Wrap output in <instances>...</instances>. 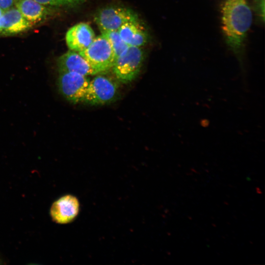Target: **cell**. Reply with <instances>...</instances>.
Returning <instances> with one entry per match:
<instances>
[{"label":"cell","instance_id":"1","mask_svg":"<svg viewBox=\"0 0 265 265\" xmlns=\"http://www.w3.org/2000/svg\"><path fill=\"white\" fill-rule=\"evenodd\" d=\"M250 0H221V28L228 49L242 67L253 20Z\"/></svg>","mask_w":265,"mask_h":265},{"label":"cell","instance_id":"2","mask_svg":"<svg viewBox=\"0 0 265 265\" xmlns=\"http://www.w3.org/2000/svg\"><path fill=\"white\" fill-rule=\"evenodd\" d=\"M78 53L85 59L97 74L111 69L115 59L109 43L102 34L95 37L87 48Z\"/></svg>","mask_w":265,"mask_h":265},{"label":"cell","instance_id":"3","mask_svg":"<svg viewBox=\"0 0 265 265\" xmlns=\"http://www.w3.org/2000/svg\"><path fill=\"white\" fill-rule=\"evenodd\" d=\"M143 58L139 47L129 46L116 58L112 67L117 79L123 83L132 81L140 72Z\"/></svg>","mask_w":265,"mask_h":265},{"label":"cell","instance_id":"4","mask_svg":"<svg viewBox=\"0 0 265 265\" xmlns=\"http://www.w3.org/2000/svg\"><path fill=\"white\" fill-rule=\"evenodd\" d=\"M117 89V84L109 78L96 76L89 80L82 102L91 105L109 103L115 98Z\"/></svg>","mask_w":265,"mask_h":265},{"label":"cell","instance_id":"5","mask_svg":"<svg viewBox=\"0 0 265 265\" xmlns=\"http://www.w3.org/2000/svg\"><path fill=\"white\" fill-rule=\"evenodd\" d=\"M90 80L79 73L60 72L57 85L60 93L74 104L82 102Z\"/></svg>","mask_w":265,"mask_h":265},{"label":"cell","instance_id":"6","mask_svg":"<svg viewBox=\"0 0 265 265\" xmlns=\"http://www.w3.org/2000/svg\"><path fill=\"white\" fill-rule=\"evenodd\" d=\"M94 20L101 32L118 30L127 23L138 22L136 14L132 10L119 7L101 9L96 14Z\"/></svg>","mask_w":265,"mask_h":265},{"label":"cell","instance_id":"7","mask_svg":"<svg viewBox=\"0 0 265 265\" xmlns=\"http://www.w3.org/2000/svg\"><path fill=\"white\" fill-rule=\"evenodd\" d=\"M80 211V203L77 197L71 195H63L55 201L50 208L52 220L58 224H64L73 221Z\"/></svg>","mask_w":265,"mask_h":265},{"label":"cell","instance_id":"8","mask_svg":"<svg viewBox=\"0 0 265 265\" xmlns=\"http://www.w3.org/2000/svg\"><path fill=\"white\" fill-rule=\"evenodd\" d=\"M95 38V33L89 25L80 23L67 31L65 35L66 44L70 49L80 52L87 48Z\"/></svg>","mask_w":265,"mask_h":265},{"label":"cell","instance_id":"9","mask_svg":"<svg viewBox=\"0 0 265 265\" xmlns=\"http://www.w3.org/2000/svg\"><path fill=\"white\" fill-rule=\"evenodd\" d=\"M57 64L58 72H74L87 77L97 75L81 55L72 50L60 56L57 60Z\"/></svg>","mask_w":265,"mask_h":265},{"label":"cell","instance_id":"10","mask_svg":"<svg viewBox=\"0 0 265 265\" xmlns=\"http://www.w3.org/2000/svg\"><path fill=\"white\" fill-rule=\"evenodd\" d=\"M33 25L17 8H11L4 11L0 17V34L19 33L28 29Z\"/></svg>","mask_w":265,"mask_h":265},{"label":"cell","instance_id":"11","mask_svg":"<svg viewBox=\"0 0 265 265\" xmlns=\"http://www.w3.org/2000/svg\"><path fill=\"white\" fill-rule=\"evenodd\" d=\"M15 5L22 16L32 24L41 22L49 14L47 7L35 0H19Z\"/></svg>","mask_w":265,"mask_h":265},{"label":"cell","instance_id":"12","mask_svg":"<svg viewBox=\"0 0 265 265\" xmlns=\"http://www.w3.org/2000/svg\"><path fill=\"white\" fill-rule=\"evenodd\" d=\"M122 39L130 46L140 47L147 40V35L138 22H130L117 30Z\"/></svg>","mask_w":265,"mask_h":265},{"label":"cell","instance_id":"13","mask_svg":"<svg viewBox=\"0 0 265 265\" xmlns=\"http://www.w3.org/2000/svg\"><path fill=\"white\" fill-rule=\"evenodd\" d=\"M101 33L109 43L115 59L129 46L122 39L117 30L106 31Z\"/></svg>","mask_w":265,"mask_h":265},{"label":"cell","instance_id":"14","mask_svg":"<svg viewBox=\"0 0 265 265\" xmlns=\"http://www.w3.org/2000/svg\"><path fill=\"white\" fill-rule=\"evenodd\" d=\"M252 11L256 21L260 24L265 22V0H250Z\"/></svg>","mask_w":265,"mask_h":265},{"label":"cell","instance_id":"15","mask_svg":"<svg viewBox=\"0 0 265 265\" xmlns=\"http://www.w3.org/2000/svg\"><path fill=\"white\" fill-rule=\"evenodd\" d=\"M48 6L61 7L76 5L84 0H35Z\"/></svg>","mask_w":265,"mask_h":265},{"label":"cell","instance_id":"16","mask_svg":"<svg viewBox=\"0 0 265 265\" xmlns=\"http://www.w3.org/2000/svg\"><path fill=\"white\" fill-rule=\"evenodd\" d=\"M15 0H0V8L3 11L12 8Z\"/></svg>","mask_w":265,"mask_h":265},{"label":"cell","instance_id":"17","mask_svg":"<svg viewBox=\"0 0 265 265\" xmlns=\"http://www.w3.org/2000/svg\"><path fill=\"white\" fill-rule=\"evenodd\" d=\"M3 12V11L0 8V17L2 15Z\"/></svg>","mask_w":265,"mask_h":265}]
</instances>
